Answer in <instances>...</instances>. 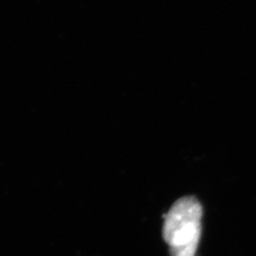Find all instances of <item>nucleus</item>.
Masks as SVG:
<instances>
[{"label":"nucleus","instance_id":"1","mask_svg":"<svg viewBox=\"0 0 256 256\" xmlns=\"http://www.w3.org/2000/svg\"><path fill=\"white\" fill-rule=\"evenodd\" d=\"M202 206L194 196L174 202L165 216L164 238L172 256H194L202 234Z\"/></svg>","mask_w":256,"mask_h":256}]
</instances>
